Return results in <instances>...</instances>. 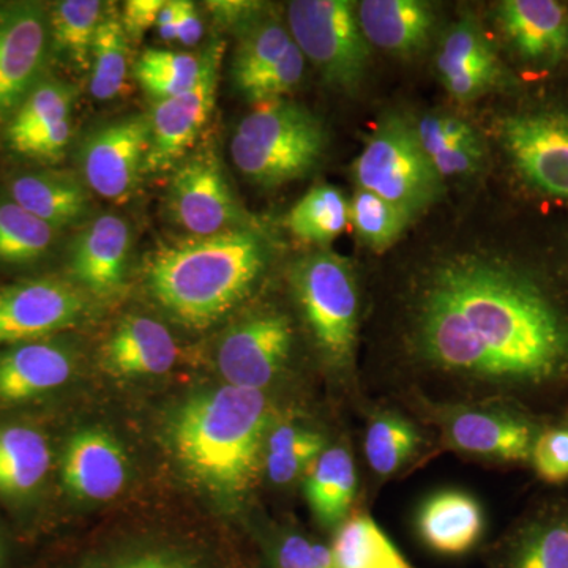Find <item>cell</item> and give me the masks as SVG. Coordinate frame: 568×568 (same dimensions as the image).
<instances>
[{"label": "cell", "instance_id": "cell-40", "mask_svg": "<svg viewBox=\"0 0 568 568\" xmlns=\"http://www.w3.org/2000/svg\"><path fill=\"white\" fill-rule=\"evenodd\" d=\"M414 126L418 142L429 160L477 133L462 118L447 112H429L420 118V121L414 122Z\"/></svg>", "mask_w": 568, "mask_h": 568}, {"label": "cell", "instance_id": "cell-38", "mask_svg": "<svg viewBox=\"0 0 568 568\" xmlns=\"http://www.w3.org/2000/svg\"><path fill=\"white\" fill-rule=\"evenodd\" d=\"M323 436L295 426L275 429L267 443V473L276 485H286L308 470L312 463L323 454Z\"/></svg>", "mask_w": 568, "mask_h": 568}, {"label": "cell", "instance_id": "cell-35", "mask_svg": "<svg viewBox=\"0 0 568 568\" xmlns=\"http://www.w3.org/2000/svg\"><path fill=\"white\" fill-rule=\"evenodd\" d=\"M77 97V89L67 82L44 81L37 84L11 118L7 130L10 144H17L55 123L70 121Z\"/></svg>", "mask_w": 568, "mask_h": 568}, {"label": "cell", "instance_id": "cell-46", "mask_svg": "<svg viewBox=\"0 0 568 568\" xmlns=\"http://www.w3.org/2000/svg\"><path fill=\"white\" fill-rule=\"evenodd\" d=\"M204 26L194 3L181 0V14L178 21V41L185 47H193L203 37Z\"/></svg>", "mask_w": 568, "mask_h": 568}, {"label": "cell", "instance_id": "cell-10", "mask_svg": "<svg viewBox=\"0 0 568 568\" xmlns=\"http://www.w3.org/2000/svg\"><path fill=\"white\" fill-rule=\"evenodd\" d=\"M222 58L223 43L219 41L205 51L203 73L190 91L156 102L144 171L170 170L197 140L215 108Z\"/></svg>", "mask_w": 568, "mask_h": 568}, {"label": "cell", "instance_id": "cell-17", "mask_svg": "<svg viewBox=\"0 0 568 568\" xmlns=\"http://www.w3.org/2000/svg\"><path fill=\"white\" fill-rule=\"evenodd\" d=\"M130 250L129 223L118 215L99 216L74 241L71 274L91 293L108 297L122 286Z\"/></svg>", "mask_w": 568, "mask_h": 568}, {"label": "cell", "instance_id": "cell-47", "mask_svg": "<svg viewBox=\"0 0 568 568\" xmlns=\"http://www.w3.org/2000/svg\"><path fill=\"white\" fill-rule=\"evenodd\" d=\"M112 568H196L190 560L166 552H148L118 564Z\"/></svg>", "mask_w": 568, "mask_h": 568}, {"label": "cell", "instance_id": "cell-21", "mask_svg": "<svg viewBox=\"0 0 568 568\" xmlns=\"http://www.w3.org/2000/svg\"><path fill=\"white\" fill-rule=\"evenodd\" d=\"M73 372L69 351L58 343L31 342L0 354V402L17 405L63 386Z\"/></svg>", "mask_w": 568, "mask_h": 568}, {"label": "cell", "instance_id": "cell-39", "mask_svg": "<svg viewBox=\"0 0 568 568\" xmlns=\"http://www.w3.org/2000/svg\"><path fill=\"white\" fill-rule=\"evenodd\" d=\"M530 465L541 480L560 485L568 480V428L545 426L538 435Z\"/></svg>", "mask_w": 568, "mask_h": 568}, {"label": "cell", "instance_id": "cell-20", "mask_svg": "<svg viewBox=\"0 0 568 568\" xmlns=\"http://www.w3.org/2000/svg\"><path fill=\"white\" fill-rule=\"evenodd\" d=\"M357 18L369 44L399 58L420 54L437 21L435 7L420 0H364Z\"/></svg>", "mask_w": 568, "mask_h": 568}, {"label": "cell", "instance_id": "cell-32", "mask_svg": "<svg viewBox=\"0 0 568 568\" xmlns=\"http://www.w3.org/2000/svg\"><path fill=\"white\" fill-rule=\"evenodd\" d=\"M103 14L104 3L99 0H63L52 7L50 31L54 47L80 70L91 67L93 40Z\"/></svg>", "mask_w": 568, "mask_h": 568}, {"label": "cell", "instance_id": "cell-42", "mask_svg": "<svg viewBox=\"0 0 568 568\" xmlns=\"http://www.w3.org/2000/svg\"><path fill=\"white\" fill-rule=\"evenodd\" d=\"M485 159L484 142L478 134L452 145L447 151L440 152L435 159L429 160L440 179L462 178L480 170Z\"/></svg>", "mask_w": 568, "mask_h": 568}, {"label": "cell", "instance_id": "cell-36", "mask_svg": "<svg viewBox=\"0 0 568 568\" xmlns=\"http://www.w3.org/2000/svg\"><path fill=\"white\" fill-rule=\"evenodd\" d=\"M349 219L361 241L377 253L394 246L413 222L396 205L362 189L349 201Z\"/></svg>", "mask_w": 568, "mask_h": 568}, {"label": "cell", "instance_id": "cell-2", "mask_svg": "<svg viewBox=\"0 0 568 568\" xmlns=\"http://www.w3.org/2000/svg\"><path fill=\"white\" fill-rule=\"evenodd\" d=\"M264 265L263 239L239 227L163 246L149 261L148 283L175 320L205 328L244 301Z\"/></svg>", "mask_w": 568, "mask_h": 568}, {"label": "cell", "instance_id": "cell-11", "mask_svg": "<svg viewBox=\"0 0 568 568\" xmlns=\"http://www.w3.org/2000/svg\"><path fill=\"white\" fill-rule=\"evenodd\" d=\"M50 21L37 2H0V122L39 84Z\"/></svg>", "mask_w": 568, "mask_h": 568}, {"label": "cell", "instance_id": "cell-9", "mask_svg": "<svg viewBox=\"0 0 568 568\" xmlns=\"http://www.w3.org/2000/svg\"><path fill=\"white\" fill-rule=\"evenodd\" d=\"M444 426L452 447L507 465L530 463L537 437L545 428L540 416L510 405L455 406Z\"/></svg>", "mask_w": 568, "mask_h": 568}, {"label": "cell", "instance_id": "cell-26", "mask_svg": "<svg viewBox=\"0 0 568 568\" xmlns=\"http://www.w3.org/2000/svg\"><path fill=\"white\" fill-rule=\"evenodd\" d=\"M357 488L354 459L345 447L324 448L306 470L305 495L325 526L345 521Z\"/></svg>", "mask_w": 568, "mask_h": 568}, {"label": "cell", "instance_id": "cell-27", "mask_svg": "<svg viewBox=\"0 0 568 568\" xmlns=\"http://www.w3.org/2000/svg\"><path fill=\"white\" fill-rule=\"evenodd\" d=\"M10 200L55 230L69 226L88 212L84 189L67 175H20L10 183Z\"/></svg>", "mask_w": 568, "mask_h": 568}, {"label": "cell", "instance_id": "cell-13", "mask_svg": "<svg viewBox=\"0 0 568 568\" xmlns=\"http://www.w3.org/2000/svg\"><path fill=\"white\" fill-rule=\"evenodd\" d=\"M85 301L77 287L40 278L0 290V346L40 342L84 315Z\"/></svg>", "mask_w": 568, "mask_h": 568}, {"label": "cell", "instance_id": "cell-19", "mask_svg": "<svg viewBox=\"0 0 568 568\" xmlns=\"http://www.w3.org/2000/svg\"><path fill=\"white\" fill-rule=\"evenodd\" d=\"M504 36L525 61L558 63L568 52V11L555 0H506L497 7Z\"/></svg>", "mask_w": 568, "mask_h": 568}, {"label": "cell", "instance_id": "cell-43", "mask_svg": "<svg viewBox=\"0 0 568 568\" xmlns=\"http://www.w3.org/2000/svg\"><path fill=\"white\" fill-rule=\"evenodd\" d=\"M70 136L71 121H63L18 141L11 148L33 159L55 160L65 152Z\"/></svg>", "mask_w": 568, "mask_h": 568}, {"label": "cell", "instance_id": "cell-30", "mask_svg": "<svg viewBox=\"0 0 568 568\" xmlns=\"http://www.w3.org/2000/svg\"><path fill=\"white\" fill-rule=\"evenodd\" d=\"M287 227L298 241L306 244L328 245L351 224L349 201L334 185L313 186L286 219Z\"/></svg>", "mask_w": 568, "mask_h": 568}, {"label": "cell", "instance_id": "cell-18", "mask_svg": "<svg viewBox=\"0 0 568 568\" xmlns=\"http://www.w3.org/2000/svg\"><path fill=\"white\" fill-rule=\"evenodd\" d=\"M126 459L121 446L102 429L71 437L62 462V480L71 495L89 500L112 499L125 485Z\"/></svg>", "mask_w": 568, "mask_h": 568}, {"label": "cell", "instance_id": "cell-5", "mask_svg": "<svg viewBox=\"0 0 568 568\" xmlns=\"http://www.w3.org/2000/svg\"><path fill=\"white\" fill-rule=\"evenodd\" d=\"M353 174L357 189L384 197L410 220L443 194V179L422 149L414 122L396 112L366 136Z\"/></svg>", "mask_w": 568, "mask_h": 568}, {"label": "cell", "instance_id": "cell-48", "mask_svg": "<svg viewBox=\"0 0 568 568\" xmlns=\"http://www.w3.org/2000/svg\"><path fill=\"white\" fill-rule=\"evenodd\" d=\"M181 14V0H164L163 9L156 18V29L164 41L178 40V21Z\"/></svg>", "mask_w": 568, "mask_h": 568}, {"label": "cell", "instance_id": "cell-6", "mask_svg": "<svg viewBox=\"0 0 568 568\" xmlns=\"http://www.w3.org/2000/svg\"><path fill=\"white\" fill-rule=\"evenodd\" d=\"M291 284L321 354L336 368H346L354 361L361 313L353 265L321 250L293 265Z\"/></svg>", "mask_w": 568, "mask_h": 568}, {"label": "cell", "instance_id": "cell-34", "mask_svg": "<svg viewBox=\"0 0 568 568\" xmlns=\"http://www.w3.org/2000/svg\"><path fill=\"white\" fill-rule=\"evenodd\" d=\"M201 58L185 52L148 50L136 63L138 81L156 102L190 91L204 70Z\"/></svg>", "mask_w": 568, "mask_h": 568}, {"label": "cell", "instance_id": "cell-24", "mask_svg": "<svg viewBox=\"0 0 568 568\" xmlns=\"http://www.w3.org/2000/svg\"><path fill=\"white\" fill-rule=\"evenodd\" d=\"M500 568H568V503L526 515L507 538Z\"/></svg>", "mask_w": 568, "mask_h": 568}, {"label": "cell", "instance_id": "cell-8", "mask_svg": "<svg viewBox=\"0 0 568 568\" xmlns=\"http://www.w3.org/2000/svg\"><path fill=\"white\" fill-rule=\"evenodd\" d=\"M497 133L515 170L530 186L568 203L567 111L507 115Z\"/></svg>", "mask_w": 568, "mask_h": 568}, {"label": "cell", "instance_id": "cell-25", "mask_svg": "<svg viewBox=\"0 0 568 568\" xmlns=\"http://www.w3.org/2000/svg\"><path fill=\"white\" fill-rule=\"evenodd\" d=\"M51 467L47 437L31 426H0V495L21 499L43 484Z\"/></svg>", "mask_w": 568, "mask_h": 568}, {"label": "cell", "instance_id": "cell-37", "mask_svg": "<svg viewBox=\"0 0 568 568\" xmlns=\"http://www.w3.org/2000/svg\"><path fill=\"white\" fill-rule=\"evenodd\" d=\"M420 437L413 424L396 414H383L369 424L365 455L377 476H392L417 450Z\"/></svg>", "mask_w": 568, "mask_h": 568}, {"label": "cell", "instance_id": "cell-4", "mask_svg": "<svg viewBox=\"0 0 568 568\" xmlns=\"http://www.w3.org/2000/svg\"><path fill=\"white\" fill-rule=\"evenodd\" d=\"M323 122L290 100L256 104L231 141V156L248 181L278 186L305 178L327 151Z\"/></svg>", "mask_w": 568, "mask_h": 568}, {"label": "cell", "instance_id": "cell-44", "mask_svg": "<svg viewBox=\"0 0 568 568\" xmlns=\"http://www.w3.org/2000/svg\"><path fill=\"white\" fill-rule=\"evenodd\" d=\"M215 20L226 28H235L239 31L252 24L264 11V3L250 2V0H215L207 2Z\"/></svg>", "mask_w": 568, "mask_h": 568}, {"label": "cell", "instance_id": "cell-7", "mask_svg": "<svg viewBox=\"0 0 568 568\" xmlns=\"http://www.w3.org/2000/svg\"><path fill=\"white\" fill-rule=\"evenodd\" d=\"M287 29L298 50L336 91L354 93L369 69L372 44L349 0H294Z\"/></svg>", "mask_w": 568, "mask_h": 568}, {"label": "cell", "instance_id": "cell-1", "mask_svg": "<svg viewBox=\"0 0 568 568\" xmlns=\"http://www.w3.org/2000/svg\"><path fill=\"white\" fill-rule=\"evenodd\" d=\"M410 354L447 390L541 417L568 406V308L528 272L481 257L437 265L413 306Z\"/></svg>", "mask_w": 568, "mask_h": 568}, {"label": "cell", "instance_id": "cell-31", "mask_svg": "<svg viewBox=\"0 0 568 568\" xmlns=\"http://www.w3.org/2000/svg\"><path fill=\"white\" fill-rule=\"evenodd\" d=\"M129 33L118 11L104 10L92 47L91 92L100 102L115 99L129 74Z\"/></svg>", "mask_w": 568, "mask_h": 568}, {"label": "cell", "instance_id": "cell-16", "mask_svg": "<svg viewBox=\"0 0 568 568\" xmlns=\"http://www.w3.org/2000/svg\"><path fill=\"white\" fill-rule=\"evenodd\" d=\"M436 69L447 92L458 102H473L506 82V71L495 48L474 18L452 26L436 58Z\"/></svg>", "mask_w": 568, "mask_h": 568}, {"label": "cell", "instance_id": "cell-33", "mask_svg": "<svg viewBox=\"0 0 568 568\" xmlns=\"http://www.w3.org/2000/svg\"><path fill=\"white\" fill-rule=\"evenodd\" d=\"M55 227L37 219L14 201H0V263L28 264L48 253Z\"/></svg>", "mask_w": 568, "mask_h": 568}, {"label": "cell", "instance_id": "cell-12", "mask_svg": "<svg viewBox=\"0 0 568 568\" xmlns=\"http://www.w3.org/2000/svg\"><path fill=\"white\" fill-rule=\"evenodd\" d=\"M175 223L194 237H207L242 227L239 207L215 152L197 153L179 168L168 194Z\"/></svg>", "mask_w": 568, "mask_h": 568}, {"label": "cell", "instance_id": "cell-3", "mask_svg": "<svg viewBox=\"0 0 568 568\" xmlns=\"http://www.w3.org/2000/svg\"><path fill=\"white\" fill-rule=\"evenodd\" d=\"M268 402L263 390L224 386L186 403L175 422L182 465L212 491L239 496L261 466Z\"/></svg>", "mask_w": 568, "mask_h": 568}, {"label": "cell", "instance_id": "cell-28", "mask_svg": "<svg viewBox=\"0 0 568 568\" xmlns=\"http://www.w3.org/2000/svg\"><path fill=\"white\" fill-rule=\"evenodd\" d=\"M294 40L290 29L274 18H257L241 31L233 59V80L242 93L250 91L265 77L284 54L291 50Z\"/></svg>", "mask_w": 568, "mask_h": 568}, {"label": "cell", "instance_id": "cell-22", "mask_svg": "<svg viewBox=\"0 0 568 568\" xmlns=\"http://www.w3.org/2000/svg\"><path fill=\"white\" fill-rule=\"evenodd\" d=\"M484 530V510L469 493L459 489L435 493L418 508V537L439 555H465L476 547Z\"/></svg>", "mask_w": 568, "mask_h": 568}, {"label": "cell", "instance_id": "cell-45", "mask_svg": "<svg viewBox=\"0 0 568 568\" xmlns=\"http://www.w3.org/2000/svg\"><path fill=\"white\" fill-rule=\"evenodd\" d=\"M164 0H130L123 7L122 24L132 39L138 40L144 36L152 26H156L160 10Z\"/></svg>", "mask_w": 568, "mask_h": 568}, {"label": "cell", "instance_id": "cell-14", "mask_svg": "<svg viewBox=\"0 0 568 568\" xmlns=\"http://www.w3.org/2000/svg\"><path fill=\"white\" fill-rule=\"evenodd\" d=\"M293 338L290 317L282 313H257L234 325L219 349L227 386L263 390L286 365Z\"/></svg>", "mask_w": 568, "mask_h": 568}, {"label": "cell", "instance_id": "cell-29", "mask_svg": "<svg viewBox=\"0 0 568 568\" xmlns=\"http://www.w3.org/2000/svg\"><path fill=\"white\" fill-rule=\"evenodd\" d=\"M332 551L338 568H414L365 514L351 515L342 523Z\"/></svg>", "mask_w": 568, "mask_h": 568}, {"label": "cell", "instance_id": "cell-49", "mask_svg": "<svg viewBox=\"0 0 568 568\" xmlns=\"http://www.w3.org/2000/svg\"><path fill=\"white\" fill-rule=\"evenodd\" d=\"M0 560H2V545H0Z\"/></svg>", "mask_w": 568, "mask_h": 568}, {"label": "cell", "instance_id": "cell-41", "mask_svg": "<svg viewBox=\"0 0 568 568\" xmlns=\"http://www.w3.org/2000/svg\"><path fill=\"white\" fill-rule=\"evenodd\" d=\"M274 562L276 568H338L332 548L298 534H290L280 541Z\"/></svg>", "mask_w": 568, "mask_h": 568}, {"label": "cell", "instance_id": "cell-23", "mask_svg": "<svg viewBox=\"0 0 568 568\" xmlns=\"http://www.w3.org/2000/svg\"><path fill=\"white\" fill-rule=\"evenodd\" d=\"M175 361L178 345L173 335L152 317H126L103 347L104 365L118 376L164 375Z\"/></svg>", "mask_w": 568, "mask_h": 568}, {"label": "cell", "instance_id": "cell-15", "mask_svg": "<svg viewBox=\"0 0 568 568\" xmlns=\"http://www.w3.org/2000/svg\"><path fill=\"white\" fill-rule=\"evenodd\" d=\"M151 145V119L133 115L108 123L82 144L85 182L104 200L123 201L132 194Z\"/></svg>", "mask_w": 568, "mask_h": 568}]
</instances>
